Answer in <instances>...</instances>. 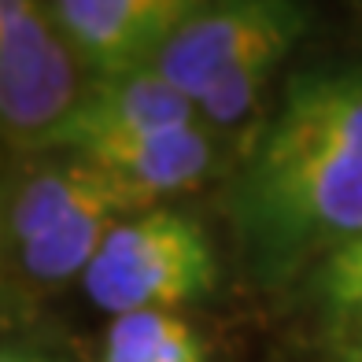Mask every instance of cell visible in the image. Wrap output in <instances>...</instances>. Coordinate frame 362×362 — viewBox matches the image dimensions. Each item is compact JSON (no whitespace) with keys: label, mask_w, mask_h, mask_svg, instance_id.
<instances>
[{"label":"cell","mask_w":362,"mask_h":362,"mask_svg":"<svg viewBox=\"0 0 362 362\" xmlns=\"http://www.w3.org/2000/svg\"><path fill=\"white\" fill-rule=\"evenodd\" d=\"M218 137L222 134L211 126H181L93 148V152H81V159L96 163L141 207H159L163 196L196 189L215 174L222 156Z\"/></svg>","instance_id":"7"},{"label":"cell","mask_w":362,"mask_h":362,"mask_svg":"<svg viewBox=\"0 0 362 362\" xmlns=\"http://www.w3.org/2000/svg\"><path fill=\"white\" fill-rule=\"evenodd\" d=\"M0 362H63V358L41 348H26V344H0Z\"/></svg>","instance_id":"12"},{"label":"cell","mask_w":362,"mask_h":362,"mask_svg":"<svg viewBox=\"0 0 362 362\" xmlns=\"http://www.w3.org/2000/svg\"><path fill=\"white\" fill-rule=\"evenodd\" d=\"M100 362H211L207 340L177 310H137L111 318Z\"/></svg>","instance_id":"11"},{"label":"cell","mask_w":362,"mask_h":362,"mask_svg":"<svg viewBox=\"0 0 362 362\" xmlns=\"http://www.w3.org/2000/svg\"><path fill=\"white\" fill-rule=\"evenodd\" d=\"M340 362H362V344L351 348V351H340Z\"/></svg>","instance_id":"13"},{"label":"cell","mask_w":362,"mask_h":362,"mask_svg":"<svg viewBox=\"0 0 362 362\" xmlns=\"http://www.w3.org/2000/svg\"><path fill=\"white\" fill-rule=\"evenodd\" d=\"M96 207H115V211H126V215L148 211L122 185H115L96 163L67 156L63 163H48V167L34 170L19 185L8 207V233L15 248H23V244L37 240L48 229H56L59 222Z\"/></svg>","instance_id":"8"},{"label":"cell","mask_w":362,"mask_h":362,"mask_svg":"<svg viewBox=\"0 0 362 362\" xmlns=\"http://www.w3.org/2000/svg\"><path fill=\"white\" fill-rule=\"evenodd\" d=\"M196 4L200 0H52L48 15L86 78H119L156 67Z\"/></svg>","instance_id":"5"},{"label":"cell","mask_w":362,"mask_h":362,"mask_svg":"<svg viewBox=\"0 0 362 362\" xmlns=\"http://www.w3.org/2000/svg\"><path fill=\"white\" fill-rule=\"evenodd\" d=\"M86 71L48 4L0 0V137L26 152H45L71 119Z\"/></svg>","instance_id":"4"},{"label":"cell","mask_w":362,"mask_h":362,"mask_svg":"<svg viewBox=\"0 0 362 362\" xmlns=\"http://www.w3.org/2000/svg\"><path fill=\"white\" fill-rule=\"evenodd\" d=\"M300 303L310 325L337 351L362 344V233L333 248L300 277Z\"/></svg>","instance_id":"9"},{"label":"cell","mask_w":362,"mask_h":362,"mask_svg":"<svg viewBox=\"0 0 362 362\" xmlns=\"http://www.w3.org/2000/svg\"><path fill=\"white\" fill-rule=\"evenodd\" d=\"M122 218H129L126 211L96 207V211H86V215H74L67 222H59L56 229L41 233L37 240L15 248L23 274L37 285L81 281V274L89 270V262L96 259V252L104 248V240L111 237V229Z\"/></svg>","instance_id":"10"},{"label":"cell","mask_w":362,"mask_h":362,"mask_svg":"<svg viewBox=\"0 0 362 362\" xmlns=\"http://www.w3.org/2000/svg\"><path fill=\"white\" fill-rule=\"evenodd\" d=\"M240 262L259 288H292L362 233V59L288 74L226 189Z\"/></svg>","instance_id":"1"},{"label":"cell","mask_w":362,"mask_h":362,"mask_svg":"<svg viewBox=\"0 0 362 362\" xmlns=\"http://www.w3.org/2000/svg\"><path fill=\"white\" fill-rule=\"evenodd\" d=\"M78 285L111 318L181 310L222 285V262L200 218L159 204L115 226Z\"/></svg>","instance_id":"3"},{"label":"cell","mask_w":362,"mask_h":362,"mask_svg":"<svg viewBox=\"0 0 362 362\" xmlns=\"http://www.w3.org/2000/svg\"><path fill=\"white\" fill-rule=\"evenodd\" d=\"M181 126H207L196 104L177 93L156 67L119 74V78H86L71 119L63 122L45 152L56 156H81L104 144L134 141L163 129Z\"/></svg>","instance_id":"6"},{"label":"cell","mask_w":362,"mask_h":362,"mask_svg":"<svg viewBox=\"0 0 362 362\" xmlns=\"http://www.w3.org/2000/svg\"><path fill=\"white\" fill-rule=\"evenodd\" d=\"M315 8L296 0H215L192 15L156 59V71L196 104L211 129L252 119L274 74L303 45Z\"/></svg>","instance_id":"2"}]
</instances>
